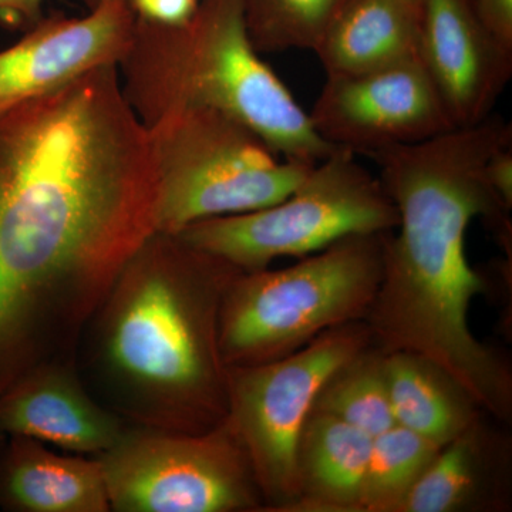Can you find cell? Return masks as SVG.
<instances>
[{"label": "cell", "instance_id": "30bf717a", "mask_svg": "<svg viewBox=\"0 0 512 512\" xmlns=\"http://www.w3.org/2000/svg\"><path fill=\"white\" fill-rule=\"evenodd\" d=\"M309 117L333 147L367 157L454 130L417 55L366 72L326 76Z\"/></svg>", "mask_w": 512, "mask_h": 512}, {"label": "cell", "instance_id": "9c48e42d", "mask_svg": "<svg viewBox=\"0 0 512 512\" xmlns=\"http://www.w3.org/2000/svg\"><path fill=\"white\" fill-rule=\"evenodd\" d=\"M97 458L111 511L265 510L247 451L227 419L200 434L130 427Z\"/></svg>", "mask_w": 512, "mask_h": 512}, {"label": "cell", "instance_id": "52a82bcc", "mask_svg": "<svg viewBox=\"0 0 512 512\" xmlns=\"http://www.w3.org/2000/svg\"><path fill=\"white\" fill-rule=\"evenodd\" d=\"M399 224L396 205L379 177L336 148L312 165L276 204L245 214L192 222L177 235L244 272L269 268L284 256H306L350 235L383 234Z\"/></svg>", "mask_w": 512, "mask_h": 512}, {"label": "cell", "instance_id": "ac0fdd59", "mask_svg": "<svg viewBox=\"0 0 512 512\" xmlns=\"http://www.w3.org/2000/svg\"><path fill=\"white\" fill-rule=\"evenodd\" d=\"M384 370L396 426L441 446L485 414L460 384L426 357L384 353Z\"/></svg>", "mask_w": 512, "mask_h": 512}, {"label": "cell", "instance_id": "ba28073f", "mask_svg": "<svg viewBox=\"0 0 512 512\" xmlns=\"http://www.w3.org/2000/svg\"><path fill=\"white\" fill-rule=\"evenodd\" d=\"M372 343L365 320H357L274 362L228 367L227 420L254 468L264 511L289 512L298 500L296 446L320 387Z\"/></svg>", "mask_w": 512, "mask_h": 512}, {"label": "cell", "instance_id": "603a6c76", "mask_svg": "<svg viewBox=\"0 0 512 512\" xmlns=\"http://www.w3.org/2000/svg\"><path fill=\"white\" fill-rule=\"evenodd\" d=\"M488 183L508 210L512 208V144L495 151L485 165Z\"/></svg>", "mask_w": 512, "mask_h": 512}, {"label": "cell", "instance_id": "cb8c5ba5", "mask_svg": "<svg viewBox=\"0 0 512 512\" xmlns=\"http://www.w3.org/2000/svg\"><path fill=\"white\" fill-rule=\"evenodd\" d=\"M485 25L494 35L512 47V0H471Z\"/></svg>", "mask_w": 512, "mask_h": 512}, {"label": "cell", "instance_id": "277c9868", "mask_svg": "<svg viewBox=\"0 0 512 512\" xmlns=\"http://www.w3.org/2000/svg\"><path fill=\"white\" fill-rule=\"evenodd\" d=\"M121 90L143 126L170 111H220L275 156L316 164L336 150L249 39L241 0H200L180 26L136 19L119 63Z\"/></svg>", "mask_w": 512, "mask_h": 512}, {"label": "cell", "instance_id": "2e32d148", "mask_svg": "<svg viewBox=\"0 0 512 512\" xmlns=\"http://www.w3.org/2000/svg\"><path fill=\"white\" fill-rule=\"evenodd\" d=\"M373 437L352 424L311 412L296 446L299 512H357Z\"/></svg>", "mask_w": 512, "mask_h": 512}, {"label": "cell", "instance_id": "44dd1931", "mask_svg": "<svg viewBox=\"0 0 512 512\" xmlns=\"http://www.w3.org/2000/svg\"><path fill=\"white\" fill-rule=\"evenodd\" d=\"M249 39L259 53L316 52L343 0H241Z\"/></svg>", "mask_w": 512, "mask_h": 512}, {"label": "cell", "instance_id": "d4e9b609", "mask_svg": "<svg viewBox=\"0 0 512 512\" xmlns=\"http://www.w3.org/2000/svg\"><path fill=\"white\" fill-rule=\"evenodd\" d=\"M45 0H0V25L13 30H26L43 18Z\"/></svg>", "mask_w": 512, "mask_h": 512}, {"label": "cell", "instance_id": "3957f363", "mask_svg": "<svg viewBox=\"0 0 512 512\" xmlns=\"http://www.w3.org/2000/svg\"><path fill=\"white\" fill-rule=\"evenodd\" d=\"M241 269L156 231L87 320L74 365L94 399L128 426L200 434L228 417L220 312Z\"/></svg>", "mask_w": 512, "mask_h": 512}, {"label": "cell", "instance_id": "5b68a950", "mask_svg": "<svg viewBox=\"0 0 512 512\" xmlns=\"http://www.w3.org/2000/svg\"><path fill=\"white\" fill-rule=\"evenodd\" d=\"M383 234L350 235L288 268L241 272L221 305L225 365L274 362L326 330L365 320L382 281Z\"/></svg>", "mask_w": 512, "mask_h": 512}, {"label": "cell", "instance_id": "4fadbf2b", "mask_svg": "<svg viewBox=\"0 0 512 512\" xmlns=\"http://www.w3.org/2000/svg\"><path fill=\"white\" fill-rule=\"evenodd\" d=\"M84 386L74 359L35 367L0 396V430L97 457L130 429Z\"/></svg>", "mask_w": 512, "mask_h": 512}, {"label": "cell", "instance_id": "e0dca14e", "mask_svg": "<svg viewBox=\"0 0 512 512\" xmlns=\"http://www.w3.org/2000/svg\"><path fill=\"white\" fill-rule=\"evenodd\" d=\"M423 0H343L316 55L326 76L366 72L417 55Z\"/></svg>", "mask_w": 512, "mask_h": 512}, {"label": "cell", "instance_id": "9a60e30c", "mask_svg": "<svg viewBox=\"0 0 512 512\" xmlns=\"http://www.w3.org/2000/svg\"><path fill=\"white\" fill-rule=\"evenodd\" d=\"M0 508L12 512H110L99 458L62 456L42 441L8 436L0 447Z\"/></svg>", "mask_w": 512, "mask_h": 512}, {"label": "cell", "instance_id": "7a4b0ae2", "mask_svg": "<svg viewBox=\"0 0 512 512\" xmlns=\"http://www.w3.org/2000/svg\"><path fill=\"white\" fill-rule=\"evenodd\" d=\"M510 144L511 124L493 113L369 157L399 214L397 227L383 234L382 281L365 319L373 345L426 357L501 423L512 420V369L471 332L468 312L487 278L468 262L466 235L483 218L511 248V210L485 174L490 157Z\"/></svg>", "mask_w": 512, "mask_h": 512}, {"label": "cell", "instance_id": "4316f807", "mask_svg": "<svg viewBox=\"0 0 512 512\" xmlns=\"http://www.w3.org/2000/svg\"><path fill=\"white\" fill-rule=\"evenodd\" d=\"M6 437H8V436H6V434L3 433L2 430H0V447H2L3 443H5Z\"/></svg>", "mask_w": 512, "mask_h": 512}, {"label": "cell", "instance_id": "ffe728a7", "mask_svg": "<svg viewBox=\"0 0 512 512\" xmlns=\"http://www.w3.org/2000/svg\"><path fill=\"white\" fill-rule=\"evenodd\" d=\"M441 447L400 426L373 437L357 512H399L404 498Z\"/></svg>", "mask_w": 512, "mask_h": 512}, {"label": "cell", "instance_id": "6da1fadb", "mask_svg": "<svg viewBox=\"0 0 512 512\" xmlns=\"http://www.w3.org/2000/svg\"><path fill=\"white\" fill-rule=\"evenodd\" d=\"M150 140L99 67L0 113V396L23 375L74 359L87 320L157 231Z\"/></svg>", "mask_w": 512, "mask_h": 512}, {"label": "cell", "instance_id": "8992f818", "mask_svg": "<svg viewBox=\"0 0 512 512\" xmlns=\"http://www.w3.org/2000/svg\"><path fill=\"white\" fill-rule=\"evenodd\" d=\"M144 127L160 184L157 231L167 234L276 204L315 165L282 160L247 127L204 107L170 111Z\"/></svg>", "mask_w": 512, "mask_h": 512}, {"label": "cell", "instance_id": "7c38bea8", "mask_svg": "<svg viewBox=\"0 0 512 512\" xmlns=\"http://www.w3.org/2000/svg\"><path fill=\"white\" fill-rule=\"evenodd\" d=\"M417 56L454 128L493 114L512 76V47L485 25L471 0H423Z\"/></svg>", "mask_w": 512, "mask_h": 512}, {"label": "cell", "instance_id": "5bb4252c", "mask_svg": "<svg viewBox=\"0 0 512 512\" xmlns=\"http://www.w3.org/2000/svg\"><path fill=\"white\" fill-rule=\"evenodd\" d=\"M510 498V439L484 414L440 448L399 512L505 511Z\"/></svg>", "mask_w": 512, "mask_h": 512}, {"label": "cell", "instance_id": "8fae6325", "mask_svg": "<svg viewBox=\"0 0 512 512\" xmlns=\"http://www.w3.org/2000/svg\"><path fill=\"white\" fill-rule=\"evenodd\" d=\"M128 0L104 2L82 18L43 16L0 50V113L69 86L99 67H119L136 25Z\"/></svg>", "mask_w": 512, "mask_h": 512}, {"label": "cell", "instance_id": "7402d4cb", "mask_svg": "<svg viewBox=\"0 0 512 512\" xmlns=\"http://www.w3.org/2000/svg\"><path fill=\"white\" fill-rule=\"evenodd\" d=\"M138 19L164 26H180L197 13L200 0H128Z\"/></svg>", "mask_w": 512, "mask_h": 512}, {"label": "cell", "instance_id": "d6986e66", "mask_svg": "<svg viewBox=\"0 0 512 512\" xmlns=\"http://www.w3.org/2000/svg\"><path fill=\"white\" fill-rule=\"evenodd\" d=\"M312 412L338 417L372 437L396 426L383 350L372 343L338 367L320 387Z\"/></svg>", "mask_w": 512, "mask_h": 512}, {"label": "cell", "instance_id": "484cf974", "mask_svg": "<svg viewBox=\"0 0 512 512\" xmlns=\"http://www.w3.org/2000/svg\"><path fill=\"white\" fill-rule=\"evenodd\" d=\"M84 6H86L87 10H92L97 8V6L101 5L104 2H111V0H80Z\"/></svg>", "mask_w": 512, "mask_h": 512}]
</instances>
